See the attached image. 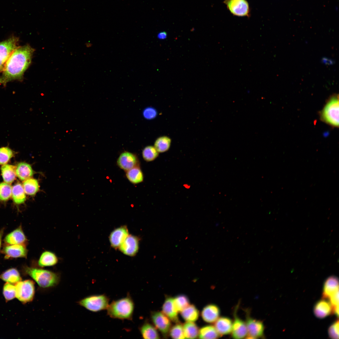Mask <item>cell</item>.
<instances>
[{"label": "cell", "instance_id": "38", "mask_svg": "<svg viewBox=\"0 0 339 339\" xmlns=\"http://www.w3.org/2000/svg\"><path fill=\"white\" fill-rule=\"evenodd\" d=\"M3 293L7 301H8L13 299L16 297L15 285L7 282L3 286Z\"/></svg>", "mask_w": 339, "mask_h": 339}, {"label": "cell", "instance_id": "40", "mask_svg": "<svg viewBox=\"0 0 339 339\" xmlns=\"http://www.w3.org/2000/svg\"><path fill=\"white\" fill-rule=\"evenodd\" d=\"M329 336L332 339L339 338V321L336 320L329 327L328 329Z\"/></svg>", "mask_w": 339, "mask_h": 339}, {"label": "cell", "instance_id": "12", "mask_svg": "<svg viewBox=\"0 0 339 339\" xmlns=\"http://www.w3.org/2000/svg\"><path fill=\"white\" fill-rule=\"evenodd\" d=\"M139 239L135 236L128 235L119 247L120 250L123 254L129 256H134L138 251Z\"/></svg>", "mask_w": 339, "mask_h": 339}, {"label": "cell", "instance_id": "21", "mask_svg": "<svg viewBox=\"0 0 339 339\" xmlns=\"http://www.w3.org/2000/svg\"><path fill=\"white\" fill-rule=\"evenodd\" d=\"M162 312L173 322L178 323V312L174 304V298L169 297L165 300L162 308Z\"/></svg>", "mask_w": 339, "mask_h": 339}, {"label": "cell", "instance_id": "3", "mask_svg": "<svg viewBox=\"0 0 339 339\" xmlns=\"http://www.w3.org/2000/svg\"><path fill=\"white\" fill-rule=\"evenodd\" d=\"M25 273L30 276L40 287L48 288L57 285L60 277L58 274L52 271L33 267H24Z\"/></svg>", "mask_w": 339, "mask_h": 339}, {"label": "cell", "instance_id": "9", "mask_svg": "<svg viewBox=\"0 0 339 339\" xmlns=\"http://www.w3.org/2000/svg\"><path fill=\"white\" fill-rule=\"evenodd\" d=\"M5 259L25 258L27 256L28 250L26 245L16 244L5 245L2 250Z\"/></svg>", "mask_w": 339, "mask_h": 339}, {"label": "cell", "instance_id": "16", "mask_svg": "<svg viewBox=\"0 0 339 339\" xmlns=\"http://www.w3.org/2000/svg\"><path fill=\"white\" fill-rule=\"evenodd\" d=\"M234 320L232 324V336L234 339H240L246 337L247 331L245 322L238 317L234 313Z\"/></svg>", "mask_w": 339, "mask_h": 339}, {"label": "cell", "instance_id": "29", "mask_svg": "<svg viewBox=\"0 0 339 339\" xmlns=\"http://www.w3.org/2000/svg\"><path fill=\"white\" fill-rule=\"evenodd\" d=\"M126 175L128 180L132 183L137 184L142 182L143 175L142 171L138 166L126 171Z\"/></svg>", "mask_w": 339, "mask_h": 339}, {"label": "cell", "instance_id": "10", "mask_svg": "<svg viewBox=\"0 0 339 339\" xmlns=\"http://www.w3.org/2000/svg\"><path fill=\"white\" fill-rule=\"evenodd\" d=\"M229 10L234 15L248 16L249 13L248 3L245 0H227L225 2Z\"/></svg>", "mask_w": 339, "mask_h": 339}, {"label": "cell", "instance_id": "7", "mask_svg": "<svg viewBox=\"0 0 339 339\" xmlns=\"http://www.w3.org/2000/svg\"><path fill=\"white\" fill-rule=\"evenodd\" d=\"M19 38L13 36L0 42V72H2L9 58L18 47Z\"/></svg>", "mask_w": 339, "mask_h": 339}, {"label": "cell", "instance_id": "18", "mask_svg": "<svg viewBox=\"0 0 339 339\" xmlns=\"http://www.w3.org/2000/svg\"><path fill=\"white\" fill-rule=\"evenodd\" d=\"M338 291V279L335 276L330 277L324 282L322 294L323 299H328L332 295Z\"/></svg>", "mask_w": 339, "mask_h": 339}, {"label": "cell", "instance_id": "20", "mask_svg": "<svg viewBox=\"0 0 339 339\" xmlns=\"http://www.w3.org/2000/svg\"><path fill=\"white\" fill-rule=\"evenodd\" d=\"M314 311L317 317L323 318L332 312V307L329 301L323 299L316 303L314 306Z\"/></svg>", "mask_w": 339, "mask_h": 339}, {"label": "cell", "instance_id": "39", "mask_svg": "<svg viewBox=\"0 0 339 339\" xmlns=\"http://www.w3.org/2000/svg\"><path fill=\"white\" fill-rule=\"evenodd\" d=\"M170 334L174 339L185 338L183 326L180 324H177L170 329Z\"/></svg>", "mask_w": 339, "mask_h": 339}, {"label": "cell", "instance_id": "37", "mask_svg": "<svg viewBox=\"0 0 339 339\" xmlns=\"http://www.w3.org/2000/svg\"><path fill=\"white\" fill-rule=\"evenodd\" d=\"M174 304L177 312H181L189 304V301L186 296L180 294L174 298Z\"/></svg>", "mask_w": 339, "mask_h": 339}, {"label": "cell", "instance_id": "1", "mask_svg": "<svg viewBox=\"0 0 339 339\" xmlns=\"http://www.w3.org/2000/svg\"><path fill=\"white\" fill-rule=\"evenodd\" d=\"M34 49L29 45L18 47L12 53L0 76V85L6 86L13 80H22L31 62Z\"/></svg>", "mask_w": 339, "mask_h": 339}, {"label": "cell", "instance_id": "17", "mask_svg": "<svg viewBox=\"0 0 339 339\" xmlns=\"http://www.w3.org/2000/svg\"><path fill=\"white\" fill-rule=\"evenodd\" d=\"M220 314V310L218 306L214 304H209L204 308L201 315L204 321L213 323L218 319Z\"/></svg>", "mask_w": 339, "mask_h": 339}, {"label": "cell", "instance_id": "33", "mask_svg": "<svg viewBox=\"0 0 339 339\" xmlns=\"http://www.w3.org/2000/svg\"><path fill=\"white\" fill-rule=\"evenodd\" d=\"M171 140L169 137L163 136L158 138L155 141L154 147L159 153L167 151L170 148Z\"/></svg>", "mask_w": 339, "mask_h": 339}, {"label": "cell", "instance_id": "13", "mask_svg": "<svg viewBox=\"0 0 339 339\" xmlns=\"http://www.w3.org/2000/svg\"><path fill=\"white\" fill-rule=\"evenodd\" d=\"M5 245L20 244L26 245L27 239L21 225L7 234L4 239Z\"/></svg>", "mask_w": 339, "mask_h": 339}, {"label": "cell", "instance_id": "11", "mask_svg": "<svg viewBox=\"0 0 339 339\" xmlns=\"http://www.w3.org/2000/svg\"><path fill=\"white\" fill-rule=\"evenodd\" d=\"M151 318L155 327L164 335H166L170 329V319L163 312L159 311L153 312Z\"/></svg>", "mask_w": 339, "mask_h": 339}, {"label": "cell", "instance_id": "25", "mask_svg": "<svg viewBox=\"0 0 339 339\" xmlns=\"http://www.w3.org/2000/svg\"><path fill=\"white\" fill-rule=\"evenodd\" d=\"M1 171L4 182L10 184L15 179V167L13 165L7 164L3 165L1 168Z\"/></svg>", "mask_w": 339, "mask_h": 339}, {"label": "cell", "instance_id": "35", "mask_svg": "<svg viewBox=\"0 0 339 339\" xmlns=\"http://www.w3.org/2000/svg\"><path fill=\"white\" fill-rule=\"evenodd\" d=\"M12 187L10 184L0 182V202H5L11 196Z\"/></svg>", "mask_w": 339, "mask_h": 339}, {"label": "cell", "instance_id": "24", "mask_svg": "<svg viewBox=\"0 0 339 339\" xmlns=\"http://www.w3.org/2000/svg\"><path fill=\"white\" fill-rule=\"evenodd\" d=\"M58 258L53 253L48 251L43 252L38 261V265L41 267L52 266L58 262Z\"/></svg>", "mask_w": 339, "mask_h": 339}, {"label": "cell", "instance_id": "30", "mask_svg": "<svg viewBox=\"0 0 339 339\" xmlns=\"http://www.w3.org/2000/svg\"><path fill=\"white\" fill-rule=\"evenodd\" d=\"M183 326L185 338L195 339L198 336L199 330L193 322L187 321Z\"/></svg>", "mask_w": 339, "mask_h": 339}, {"label": "cell", "instance_id": "42", "mask_svg": "<svg viewBox=\"0 0 339 339\" xmlns=\"http://www.w3.org/2000/svg\"><path fill=\"white\" fill-rule=\"evenodd\" d=\"M167 34L165 32H162L159 33L158 35V37L160 39H164L167 37Z\"/></svg>", "mask_w": 339, "mask_h": 339}, {"label": "cell", "instance_id": "5", "mask_svg": "<svg viewBox=\"0 0 339 339\" xmlns=\"http://www.w3.org/2000/svg\"><path fill=\"white\" fill-rule=\"evenodd\" d=\"M322 119L327 123L335 126H339V99L338 94L330 99L321 112Z\"/></svg>", "mask_w": 339, "mask_h": 339}, {"label": "cell", "instance_id": "31", "mask_svg": "<svg viewBox=\"0 0 339 339\" xmlns=\"http://www.w3.org/2000/svg\"><path fill=\"white\" fill-rule=\"evenodd\" d=\"M22 185L26 194L30 196L35 195L39 190L38 181L35 179L30 178L24 181Z\"/></svg>", "mask_w": 339, "mask_h": 339}, {"label": "cell", "instance_id": "19", "mask_svg": "<svg viewBox=\"0 0 339 339\" xmlns=\"http://www.w3.org/2000/svg\"><path fill=\"white\" fill-rule=\"evenodd\" d=\"M233 322L229 318L221 317L215 322V326L217 331L220 335H226L231 333Z\"/></svg>", "mask_w": 339, "mask_h": 339}, {"label": "cell", "instance_id": "6", "mask_svg": "<svg viewBox=\"0 0 339 339\" xmlns=\"http://www.w3.org/2000/svg\"><path fill=\"white\" fill-rule=\"evenodd\" d=\"M16 297L20 301L26 303L31 301L35 294L34 282L31 280L20 281L15 285Z\"/></svg>", "mask_w": 339, "mask_h": 339}, {"label": "cell", "instance_id": "27", "mask_svg": "<svg viewBox=\"0 0 339 339\" xmlns=\"http://www.w3.org/2000/svg\"><path fill=\"white\" fill-rule=\"evenodd\" d=\"M140 331L143 338L144 339H159V336L158 331L151 324L146 322L140 327Z\"/></svg>", "mask_w": 339, "mask_h": 339}, {"label": "cell", "instance_id": "8", "mask_svg": "<svg viewBox=\"0 0 339 339\" xmlns=\"http://www.w3.org/2000/svg\"><path fill=\"white\" fill-rule=\"evenodd\" d=\"M245 323L248 338H257L263 336L264 326L261 321L248 315L247 316Z\"/></svg>", "mask_w": 339, "mask_h": 339}, {"label": "cell", "instance_id": "26", "mask_svg": "<svg viewBox=\"0 0 339 339\" xmlns=\"http://www.w3.org/2000/svg\"><path fill=\"white\" fill-rule=\"evenodd\" d=\"M0 279L12 284H16L21 280L19 272L13 268L9 269L0 274Z\"/></svg>", "mask_w": 339, "mask_h": 339}, {"label": "cell", "instance_id": "41", "mask_svg": "<svg viewBox=\"0 0 339 339\" xmlns=\"http://www.w3.org/2000/svg\"><path fill=\"white\" fill-rule=\"evenodd\" d=\"M156 110L152 107H148L143 110V114L144 117L147 119H152L154 118L157 115Z\"/></svg>", "mask_w": 339, "mask_h": 339}, {"label": "cell", "instance_id": "15", "mask_svg": "<svg viewBox=\"0 0 339 339\" xmlns=\"http://www.w3.org/2000/svg\"><path fill=\"white\" fill-rule=\"evenodd\" d=\"M128 235V230L126 226L115 229L111 232L109 237L111 246L114 248L119 247Z\"/></svg>", "mask_w": 339, "mask_h": 339}, {"label": "cell", "instance_id": "44", "mask_svg": "<svg viewBox=\"0 0 339 339\" xmlns=\"http://www.w3.org/2000/svg\"><path fill=\"white\" fill-rule=\"evenodd\" d=\"M4 229V228H3L0 230V250L1 245L2 238L3 234Z\"/></svg>", "mask_w": 339, "mask_h": 339}, {"label": "cell", "instance_id": "36", "mask_svg": "<svg viewBox=\"0 0 339 339\" xmlns=\"http://www.w3.org/2000/svg\"><path fill=\"white\" fill-rule=\"evenodd\" d=\"M159 153L154 146H148L145 147L142 151L143 159L146 161L150 162L154 160L159 156Z\"/></svg>", "mask_w": 339, "mask_h": 339}, {"label": "cell", "instance_id": "22", "mask_svg": "<svg viewBox=\"0 0 339 339\" xmlns=\"http://www.w3.org/2000/svg\"><path fill=\"white\" fill-rule=\"evenodd\" d=\"M16 176L20 180L24 181L31 177L34 171L30 165L25 162H20L15 167Z\"/></svg>", "mask_w": 339, "mask_h": 339}, {"label": "cell", "instance_id": "34", "mask_svg": "<svg viewBox=\"0 0 339 339\" xmlns=\"http://www.w3.org/2000/svg\"><path fill=\"white\" fill-rule=\"evenodd\" d=\"M15 153V152L8 146L0 147V165L7 164Z\"/></svg>", "mask_w": 339, "mask_h": 339}, {"label": "cell", "instance_id": "32", "mask_svg": "<svg viewBox=\"0 0 339 339\" xmlns=\"http://www.w3.org/2000/svg\"><path fill=\"white\" fill-rule=\"evenodd\" d=\"M220 336L214 326L211 325L203 326L199 331L198 336L200 339H216Z\"/></svg>", "mask_w": 339, "mask_h": 339}, {"label": "cell", "instance_id": "28", "mask_svg": "<svg viewBox=\"0 0 339 339\" xmlns=\"http://www.w3.org/2000/svg\"><path fill=\"white\" fill-rule=\"evenodd\" d=\"M183 319L186 321L194 322L198 319L199 312L193 305H189L181 312Z\"/></svg>", "mask_w": 339, "mask_h": 339}, {"label": "cell", "instance_id": "43", "mask_svg": "<svg viewBox=\"0 0 339 339\" xmlns=\"http://www.w3.org/2000/svg\"><path fill=\"white\" fill-rule=\"evenodd\" d=\"M322 62L328 65L332 64L333 62L331 60L325 58L322 59Z\"/></svg>", "mask_w": 339, "mask_h": 339}, {"label": "cell", "instance_id": "14", "mask_svg": "<svg viewBox=\"0 0 339 339\" xmlns=\"http://www.w3.org/2000/svg\"><path fill=\"white\" fill-rule=\"evenodd\" d=\"M138 159L134 154L130 152L125 151L122 153L119 157L117 163L118 166L127 171L128 170L137 166Z\"/></svg>", "mask_w": 339, "mask_h": 339}, {"label": "cell", "instance_id": "23", "mask_svg": "<svg viewBox=\"0 0 339 339\" xmlns=\"http://www.w3.org/2000/svg\"><path fill=\"white\" fill-rule=\"evenodd\" d=\"M11 196L16 204L20 205L24 203L26 200V193L20 183L17 182L12 187Z\"/></svg>", "mask_w": 339, "mask_h": 339}, {"label": "cell", "instance_id": "4", "mask_svg": "<svg viewBox=\"0 0 339 339\" xmlns=\"http://www.w3.org/2000/svg\"><path fill=\"white\" fill-rule=\"evenodd\" d=\"M109 301V298L105 294L95 295L85 297L78 303L89 311L97 312L107 309Z\"/></svg>", "mask_w": 339, "mask_h": 339}, {"label": "cell", "instance_id": "2", "mask_svg": "<svg viewBox=\"0 0 339 339\" xmlns=\"http://www.w3.org/2000/svg\"><path fill=\"white\" fill-rule=\"evenodd\" d=\"M134 308L133 300L128 294L125 298L113 301L107 309V313L113 318L131 320Z\"/></svg>", "mask_w": 339, "mask_h": 339}]
</instances>
